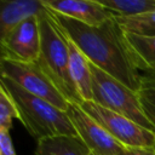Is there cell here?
<instances>
[{"mask_svg":"<svg viewBox=\"0 0 155 155\" xmlns=\"http://www.w3.org/2000/svg\"><path fill=\"white\" fill-rule=\"evenodd\" d=\"M41 46L36 64L52 80L69 103H81L69 68V51L64 34L46 8L39 16Z\"/></svg>","mask_w":155,"mask_h":155,"instance_id":"3","label":"cell"},{"mask_svg":"<svg viewBox=\"0 0 155 155\" xmlns=\"http://www.w3.org/2000/svg\"><path fill=\"white\" fill-rule=\"evenodd\" d=\"M35 155H91L78 136H57L38 140Z\"/></svg>","mask_w":155,"mask_h":155,"instance_id":"12","label":"cell"},{"mask_svg":"<svg viewBox=\"0 0 155 155\" xmlns=\"http://www.w3.org/2000/svg\"><path fill=\"white\" fill-rule=\"evenodd\" d=\"M67 114L78 137L87 145L91 153L98 155H119L124 150L125 147L113 138L98 121L82 109L80 104L69 103Z\"/></svg>","mask_w":155,"mask_h":155,"instance_id":"8","label":"cell"},{"mask_svg":"<svg viewBox=\"0 0 155 155\" xmlns=\"http://www.w3.org/2000/svg\"><path fill=\"white\" fill-rule=\"evenodd\" d=\"M46 10L44 0H2L0 6V39L8 35L25 19Z\"/></svg>","mask_w":155,"mask_h":155,"instance_id":"10","label":"cell"},{"mask_svg":"<svg viewBox=\"0 0 155 155\" xmlns=\"http://www.w3.org/2000/svg\"><path fill=\"white\" fill-rule=\"evenodd\" d=\"M143 82H145V84H155V71L143 73Z\"/></svg>","mask_w":155,"mask_h":155,"instance_id":"20","label":"cell"},{"mask_svg":"<svg viewBox=\"0 0 155 155\" xmlns=\"http://www.w3.org/2000/svg\"><path fill=\"white\" fill-rule=\"evenodd\" d=\"M1 76L10 79L24 91L42 98L63 111H67L69 102L56 87L52 80L36 63H22L8 59L0 61Z\"/></svg>","mask_w":155,"mask_h":155,"instance_id":"6","label":"cell"},{"mask_svg":"<svg viewBox=\"0 0 155 155\" xmlns=\"http://www.w3.org/2000/svg\"><path fill=\"white\" fill-rule=\"evenodd\" d=\"M132 57L142 73L155 71V36H139L125 33Z\"/></svg>","mask_w":155,"mask_h":155,"instance_id":"13","label":"cell"},{"mask_svg":"<svg viewBox=\"0 0 155 155\" xmlns=\"http://www.w3.org/2000/svg\"><path fill=\"white\" fill-rule=\"evenodd\" d=\"M61 29V28H59ZM63 33V31H62ZM64 34V33H63ZM68 44L69 51V68L73 82L78 91V94L82 102L92 101V74L91 64L87 57L81 52V50L70 40L69 36L64 34Z\"/></svg>","mask_w":155,"mask_h":155,"instance_id":"11","label":"cell"},{"mask_svg":"<svg viewBox=\"0 0 155 155\" xmlns=\"http://www.w3.org/2000/svg\"><path fill=\"white\" fill-rule=\"evenodd\" d=\"M41 33L39 17L34 16L0 39L1 59L22 63H36L40 56Z\"/></svg>","mask_w":155,"mask_h":155,"instance_id":"7","label":"cell"},{"mask_svg":"<svg viewBox=\"0 0 155 155\" xmlns=\"http://www.w3.org/2000/svg\"><path fill=\"white\" fill-rule=\"evenodd\" d=\"M82 109L98 121L108 133L126 148H155V132L133 120L111 111L93 101L80 103Z\"/></svg>","mask_w":155,"mask_h":155,"instance_id":"5","label":"cell"},{"mask_svg":"<svg viewBox=\"0 0 155 155\" xmlns=\"http://www.w3.org/2000/svg\"><path fill=\"white\" fill-rule=\"evenodd\" d=\"M90 64L92 74V101L155 132V128L143 111L138 92L128 88L91 62Z\"/></svg>","mask_w":155,"mask_h":155,"instance_id":"4","label":"cell"},{"mask_svg":"<svg viewBox=\"0 0 155 155\" xmlns=\"http://www.w3.org/2000/svg\"><path fill=\"white\" fill-rule=\"evenodd\" d=\"M115 17H131L155 10V0H98Z\"/></svg>","mask_w":155,"mask_h":155,"instance_id":"14","label":"cell"},{"mask_svg":"<svg viewBox=\"0 0 155 155\" xmlns=\"http://www.w3.org/2000/svg\"><path fill=\"white\" fill-rule=\"evenodd\" d=\"M0 85L17 104L22 124L36 140L57 136H78L67 111L24 91L7 78L1 76Z\"/></svg>","mask_w":155,"mask_h":155,"instance_id":"2","label":"cell"},{"mask_svg":"<svg viewBox=\"0 0 155 155\" xmlns=\"http://www.w3.org/2000/svg\"><path fill=\"white\" fill-rule=\"evenodd\" d=\"M44 4L56 15L91 27L102 25L115 17L98 0H44Z\"/></svg>","mask_w":155,"mask_h":155,"instance_id":"9","label":"cell"},{"mask_svg":"<svg viewBox=\"0 0 155 155\" xmlns=\"http://www.w3.org/2000/svg\"><path fill=\"white\" fill-rule=\"evenodd\" d=\"M13 119L21 120L19 110L5 87L0 85V130L10 131Z\"/></svg>","mask_w":155,"mask_h":155,"instance_id":"16","label":"cell"},{"mask_svg":"<svg viewBox=\"0 0 155 155\" xmlns=\"http://www.w3.org/2000/svg\"><path fill=\"white\" fill-rule=\"evenodd\" d=\"M115 21L127 34L155 36V10L131 17H115Z\"/></svg>","mask_w":155,"mask_h":155,"instance_id":"15","label":"cell"},{"mask_svg":"<svg viewBox=\"0 0 155 155\" xmlns=\"http://www.w3.org/2000/svg\"><path fill=\"white\" fill-rule=\"evenodd\" d=\"M48 12L61 30L70 38L92 64L128 88L139 91L143 85V73L138 69L127 45L125 31L115 17L102 25L91 27L56 15L51 10Z\"/></svg>","mask_w":155,"mask_h":155,"instance_id":"1","label":"cell"},{"mask_svg":"<svg viewBox=\"0 0 155 155\" xmlns=\"http://www.w3.org/2000/svg\"><path fill=\"white\" fill-rule=\"evenodd\" d=\"M119 155H155V148H124Z\"/></svg>","mask_w":155,"mask_h":155,"instance_id":"19","label":"cell"},{"mask_svg":"<svg viewBox=\"0 0 155 155\" xmlns=\"http://www.w3.org/2000/svg\"><path fill=\"white\" fill-rule=\"evenodd\" d=\"M91 155H98V154H93V153H91Z\"/></svg>","mask_w":155,"mask_h":155,"instance_id":"21","label":"cell"},{"mask_svg":"<svg viewBox=\"0 0 155 155\" xmlns=\"http://www.w3.org/2000/svg\"><path fill=\"white\" fill-rule=\"evenodd\" d=\"M138 97L145 116L155 128V84L143 82L138 91Z\"/></svg>","mask_w":155,"mask_h":155,"instance_id":"17","label":"cell"},{"mask_svg":"<svg viewBox=\"0 0 155 155\" xmlns=\"http://www.w3.org/2000/svg\"><path fill=\"white\" fill-rule=\"evenodd\" d=\"M0 155H17L10 137V131L6 130H0Z\"/></svg>","mask_w":155,"mask_h":155,"instance_id":"18","label":"cell"}]
</instances>
